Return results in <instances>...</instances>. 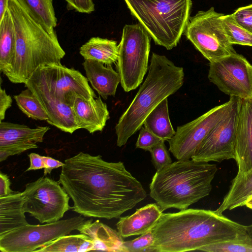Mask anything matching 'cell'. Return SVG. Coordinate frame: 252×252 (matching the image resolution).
Masks as SVG:
<instances>
[{"label":"cell","instance_id":"obj_40","mask_svg":"<svg viewBox=\"0 0 252 252\" xmlns=\"http://www.w3.org/2000/svg\"><path fill=\"white\" fill-rule=\"evenodd\" d=\"M44 160L45 164L44 176H45L47 175V174L50 175L54 169L62 167L64 165V162H62L50 157L44 156Z\"/></svg>","mask_w":252,"mask_h":252},{"label":"cell","instance_id":"obj_14","mask_svg":"<svg viewBox=\"0 0 252 252\" xmlns=\"http://www.w3.org/2000/svg\"><path fill=\"white\" fill-rule=\"evenodd\" d=\"M232 98L211 109L196 119L177 127L174 136L168 141L169 151L178 160L191 158L196 149L214 127L227 113Z\"/></svg>","mask_w":252,"mask_h":252},{"label":"cell","instance_id":"obj_34","mask_svg":"<svg viewBox=\"0 0 252 252\" xmlns=\"http://www.w3.org/2000/svg\"><path fill=\"white\" fill-rule=\"evenodd\" d=\"M232 15L239 26L252 33V4L239 7Z\"/></svg>","mask_w":252,"mask_h":252},{"label":"cell","instance_id":"obj_9","mask_svg":"<svg viewBox=\"0 0 252 252\" xmlns=\"http://www.w3.org/2000/svg\"><path fill=\"white\" fill-rule=\"evenodd\" d=\"M214 7L190 16L184 32L189 40L210 63L236 53L226 35L221 16Z\"/></svg>","mask_w":252,"mask_h":252},{"label":"cell","instance_id":"obj_16","mask_svg":"<svg viewBox=\"0 0 252 252\" xmlns=\"http://www.w3.org/2000/svg\"><path fill=\"white\" fill-rule=\"evenodd\" d=\"M238 173L252 168V99H241L236 130L235 159Z\"/></svg>","mask_w":252,"mask_h":252},{"label":"cell","instance_id":"obj_35","mask_svg":"<svg viewBox=\"0 0 252 252\" xmlns=\"http://www.w3.org/2000/svg\"><path fill=\"white\" fill-rule=\"evenodd\" d=\"M162 140L145 127H141L135 146L136 148L150 151Z\"/></svg>","mask_w":252,"mask_h":252},{"label":"cell","instance_id":"obj_26","mask_svg":"<svg viewBox=\"0 0 252 252\" xmlns=\"http://www.w3.org/2000/svg\"><path fill=\"white\" fill-rule=\"evenodd\" d=\"M18 3L48 32H55L57 19L53 6V0H16Z\"/></svg>","mask_w":252,"mask_h":252},{"label":"cell","instance_id":"obj_30","mask_svg":"<svg viewBox=\"0 0 252 252\" xmlns=\"http://www.w3.org/2000/svg\"><path fill=\"white\" fill-rule=\"evenodd\" d=\"M207 252H252V239L248 233L205 246L199 249Z\"/></svg>","mask_w":252,"mask_h":252},{"label":"cell","instance_id":"obj_25","mask_svg":"<svg viewBox=\"0 0 252 252\" xmlns=\"http://www.w3.org/2000/svg\"><path fill=\"white\" fill-rule=\"evenodd\" d=\"M15 31L8 9L0 21V71L5 75L10 70L15 55Z\"/></svg>","mask_w":252,"mask_h":252},{"label":"cell","instance_id":"obj_24","mask_svg":"<svg viewBox=\"0 0 252 252\" xmlns=\"http://www.w3.org/2000/svg\"><path fill=\"white\" fill-rule=\"evenodd\" d=\"M119 50L117 41L93 37L80 48L79 53L84 60L95 61L108 65L117 62Z\"/></svg>","mask_w":252,"mask_h":252},{"label":"cell","instance_id":"obj_41","mask_svg":"<svg viewBox=\"0 0 252 252\" xmlns=\"http://www.w3.org/2000/svg\"><path fill=\"white\" fill-rule=\"evenodd\" d=\"M10 0H0V21L2 19L8 9Z\"/></svg>","mask_w":252,"mask_h":252},{"label":"cell","instance_id":"obj_44","mask_svg":"<svg viewBox=\"0 0 252 252\" xmlns=\"http://www.w3.org/2000/svg\"><path fill=\"white\" fill-rule=\"evenodd\" d=\"M250 197H252V194L251 195V196L249 198H250Z\"/></svg>","mask_w":252,"mask_h":252},{"label":"cell","instance_id":"obj_6","mask_svg":"<svg viewBox=\"0 0 252 252\" xmlns=\"http://www.w3.org/2000/svg\"><path fill=\"white\" fill-rule=\"evenodd\" d=\"M132 15L155 43L171 50L184 33L191 0H125Z\"/></svg>","mask_w":252,"mask_h":252},{"label":"cell","instance_id":"obj_28","mask_svg":"<svg viewBox=\"0 0 252 252\" xmlns=\"http://www.w3.org/2000/svg\"><path fill=\"white\" fill-rule=\"evenodd\" d=\"M94 251V243L83 233L62 236L34 252H84Z\"/></svg>","mask_w":252,"mask_h":252},{"label":"cell","instance_id":"obj_38","mask_svg":"<svg viewBox=\"0 0 252 252\" xmlns=\"http://www.w3.org/2000/svg\"><path fill=\"white\" fill-rule=\"evenodd\" d=\"M28 156L30 160V165L26 171L44 168V156L34 153H31Z\"/></svg>","mask_w":252,"mask_h":252},{"label":"cell","instance_id":"obj_29","mask_svg":"<svg viewBox=\"0 0 252 252\" xmlns=\"http://www.w3.org/2000/svg\"><path fill=\"white\" fill-rule=\"evenodd\" d=\"M13 97L20 110L29 118L39 121L48 120L40 102L29 89L23 90Z\"/></svg>","mask_w":252,"mask_h":252},{"label":"cell","instance_id":"obj_4","mask_svg":"<svg viewBox=\"0 0 252 252\" xmlns=\"http://www.w3.org/2000/svg\"><path fill=\"white\" fill-rule=\"evenodd\" d=\"M217 170L215 164L178 160L156 172L150 184V195L162 211L188 209L210 194Z\"/></svg>","mask_w":252,"mask_h":252},{"label":"cell","instance_id":"obj_15","mask_svg":"<svg viewBox=\"0 0 252 252\" xmlns=\"http://www.w3.org/2000/svg\"><path fill=\"white\" fill-rule=\"evenodd\" d=\"M49 129L47 126L31 128L24 124L0 122V162L10 156L37 148V143L43 142Z\"/></svg>","mask_w":252,"mask_h":252},{"label":"cell","instance_id":"obj_5","mask_svg":"<svg viewBox=\"0 0 252 252\" xmlns=\"http://www.w3.org/2000/svg\"><path fill=\"white\" fill-rule=\"evenodd\" d=\"M184 69L165 56L153 53L148 75L115 126L117 145H125L139 130L150 113L164 98L183 86Z\"/></svg>","mask_w":252,"mask_h":252},{"label":"cell","instance_id":"obj_7","mask_svg":"<svg viewBox=\"0 0 252 252\" xmlns=\"http://www.w3.org/2000/svg\"><path fill=\"white\" fill-rule=\"evenodd\" d=\"M151 36L140 24L126 25L119 44L117 69L126 92L136 89L149 68Z\"/></svg>","mask_w":252,"mask_h":252},{"label":"cell","instance_id":"obj_33","mask_svg":"<svg viewBox=\"0 0 252 252\" xmlns=\"http://www.w3.org/2000/svg\"><path fill=\"white\" fill-rule=\"evenodd\" d=\"M164 140H161L149 151L152 157V161L157 171L161 170L172 162Z\"/></svg>","mask_w":252,"mask_h":252},{"label":"cell","instance_id":"obj_27","mask_svg":"<svg viewBox=\"0 0 252 252\" xmlns=\"http://www.w3.org/2000/svg\"><path fill=\"white\" fill-rule=\"evenodd\" d=\"M144 127L163 140L168 141L175 134L170 122L168 97L161 101L146 118Z\"/></svg>","mask_w":252,"mask_h":252},{"label":"cell","instance_id":"obj_39","mask_svg":"<svg viewBox=\"0 0 252 252\" xmlns=\"http://www.w3.org/2000/svg\"><path fill=\"white\" fill-rule=\"evenodd\" d=\"M11 183L7 175L0 172V197L8 195L14 191L10 189Z\"/></svg>","mask_w":252,"mask_h":252},{"label":"cell","instance_id":"obj_31","mask_svg":"<svg viewBox=\"0 0 252 252\" xmlns=\"http://www.w3.org/2000/svg\"><path fill=\"white\" fill-rule=\"evenodd\" d=\"M224 28L229 42L252 47V33L239 26L232 14L221 16Z\"/></svg>","mask_w":252,"mask_h":252},{"label":"cell","instance_id":"obj_43","mask_svg":"<svg viewBox=\"0 0 252 252\" xmlns=\"http://www.w3.org/2000/svg\"><path fill=\"white\" fill-rule=\"evenodd\" d=\"M246 228L249 235L252 239V224L246 226Z\"/></svg>","mask_w":252,"mask_h":252},{"label":"cell","instance_id":"obj_12","mask_svg":"<svg viewBox=\"0 0 252 252\" xmlns=\"http://www.w3.org/2000/svg\"><path fill=\"white\" fill-rule=\"evenodd\" d=\"M230 97L232 102L227 113L199 145L191 159L207 162L235 159L236 130L241 98Z\"/></svg>","mask_w":252,"mask_h":252},{"label":"cell","instance_id":"obj_21","mask_svg":"<svg viewBox=\"0 0 252 252\" xmlns=\"http://www.w3.org/2000/svg\"><path fill=\"white\" fill-rule=\"evenodd\" d=\"M91 219L78 229L81 233L88 236L94 243V251L126 252L124 239L118 231L98 220L93 222Z\"/></svg>","mask_w":252,"mask_h":252},{"label":"cell","instance_id":"obj_20","mask_svg":"<svg viewBox=\"0 0 252 252\" xmlns=\"http://www.w3.org/2000/svg\"><path fill=\"white\" fill-rule=\"evenodd\" d=\"M82 64L87 80L101 97L106 99L109 96L115 95L121 78L111 65L87 60Z\"/></svg>","mask_w":252,"mask_h":252},{"label":"cell","instance_id":"obj_42","mask_svg":"<svg viewBox=\"0 0 252 252\" xmlns=\"http://www.w3.org/2000/svg\"><path fill=\"white\" fill-rule=\"evenodd\" d=\"M245 206L252 210V197L248 198L245 202Z\"/></svg>","mask_w":252,"mask_h":252},{"label":"cell","instance_id":"obj_32","mask_svg":"<svg viewBox=\"0 0 252 252\" xmlns=\"http://www.w3.org/2000/svg\"><path fill=\"white\" fill-rule=\"evenodd\" d=\"M155 243V236L152 229L141 234L140 236L130 241L124 242L126 252H148Z\"/></svg>","mask_w":252,"mask_h":252},{"label":"cell","instance_id":"obj_37","mask_svg":"<svg viewBox=\"0 0 252 252\" xmlns=\"http://www.w3.org/2000/svg\"><path fill=\"white\" fill-rule=\"evenodd\" d=\"M12 99L11 96L8 94L5 89L0 87V122L5 119L6 110L12 106Z\"/></svg>","mask_w":252,"mask_h":252},{"label":"cell","instance_id":"obj_17","mask_svg":"<svg viewBox=\"0 0 252 252\" xmlns=\"http://www.w3.org/2000/svg\"><path fill=\"white\" fill-rule=\"evenodd\" d=\"M25 86L31 90L40 102L48 117L47 122L49 124L70 134L81 128L70 105L53 99L33 86L26 84Z\"/></svg>","mask_w":252,"mask_h":252},{"label":"cell","instance_id":"obj_2","mask_svg":"<svg viewBox=\"0 0 252 252\" xmlns=\"http://www.w3.org/2000/svg\"><path fill=\"white\" fill-rule=\"evenodd\" d=\"M155 243L151 252H183L248 233L246 226L217 210L186 209L162 213L152 229Z\"/></svg>","mask_w":252,"mask_h":252},{"label":"cell","instance_id":"obj_18","mask_svg":"<svg viewBox=\"0 0 252 252\" xmlns=\"http://www.w3.org/2000/svg\"><path fill=\"white\" fill-rule=\"evenodd\" d=\"M71 106L81 128L90 133L102 131L110 118L107 104L100 95L90 99L77 96Z\"/></svg>","mask_w":252,"mask_h":252},{"label":"cell","instance_id":"obj_19","mask_svg":"<svg viewBox=\"0 0 252 252\" xmlns=\"http://www.w3.org/2000/svg\"><path fill=\"white\" fill-rule=\"evenodd\" d=\"M162 212L157 203L148 204L131 215L120 217L118 231L123 238L143 234L154 227Z\"/></svg>","mask_w":252,"mask_h":252},{"label":"cell","instance_id":"obj_22","mask_svg":"<svg viewBox=\"0 0 252 252\" xmlns=\"http://www.w3.org/2000/svg\"><path fill=\"white\" fill-rule=\"evenodd\" d=\"M24 201L22 193L18 191L0 197V235L28 224Z\"/></svg>","mask_w":252,"mask_h":252},{"label":"cell","instance_id":"obj_1","mask_svg":"<svg viewBox=\"0 0 252 252\" xmlns=\"http://www.w3.org/2000/svg\"><path fill=\"white\" fill-rule=\"evenodd\" d=\"M58 182L73 202L71 209L87 217L119 218L147 196L123 162L84 152L64 160Z\"/></svg>","mask_w":252,"mask_h":252},{"label":"cell","instance_id":"obj_23","mask_svg":"<svg viewBox=\"0 0 252 252\" xmlns=\"http://www.w3.org/2000/svg\"><path fill=\"white\" fill-rule=\"evenodd\" d=\"M252 194V168L244 173H238L232 180L229 191L216 210L220 213L245 206Z\"/></svg>","mask_w":252,"mask_h":252},{"label":"cell","instance_id":"obj_8","mask_svg":"<svg viewBox=\"0 0 252 252\" xmlns=\"http://www.w3.org/2000/svg\"><path fill=\"white\" fill-rule=\"evenodd\" d=\"M88 82L80 71L60 63L39 67L24 84L33 86L53 99L71 106L77 96L86 99L96 97Z\"/></svg>","mask_w":252,"mask_h":252},{"label":"cell","instance_id":"obj_11","mask_svg":"<svg viewBox=\"0 0 252 252\" xmlns=\"http://www.w3.org/2000/svg\"><path fill=\"white\" fill-rule=\"evenodd\" d=\"M81 216L44 224L28 223L0 235V251L2 252H34L58 238L77 230L85 221Z\"/></svg>","mask_w":252,"mask_h":252},{"label":"cell","instance_id":"obj_3","mask_svg":"<svg viewBox=\"0 0 252 252\" xmlns=\"http://www.w3.org/2000/svg\"><path fill=\"white\" fill-rule=\"evenodd\" d=\"M8 9L14 25L16 43L11 69L5 75L13 83L25 84L39 67L60 63L65 53L56 32H48L16 0H9Z\"/></svg>","mask_w":252,"mask_h":252},{"label":"cell","instance_id":"obj_10","mask_svg":"<svg viewBox=\"0 0 252 252\" xmlns=\"http://www.w3.org/2000/svg\"><path fill=\"white\" fill-rule=\"evenodd\" d=\"M59 182L43 176L26 184L22 192L24 210L40 223L60 220L71 207L70 197Z\"/></svg>","mask_w":252,"mask_h":252},{"label":"cell","instance_id":"obj_13","mask_svg":"<svg viewBox=\"0 0 252 252\" xmlns=\"http://www.w3.org/2000/svg\"><path fill=\"white\" fill-rule=\"evenodd\" d=\"M208 78L230 96L252 99V64L242 55L236 52L210 63Z\"/></svg>","mask_w":252,"mask_h":252},{"label":"cell","instance_id":"obj_36","mask_svg":"<svg viewBox=\"0 0 252 252\" xmlns=\"http://www.w3.org/2000/svg\"><path fill=\"white\" fill-rule=\"evenodd\" d=\"M68 7L80 13L90 14L94 10L92 0H65Z\"/></svg>","mask_w":252,"mask_h":252}]
</instances>
